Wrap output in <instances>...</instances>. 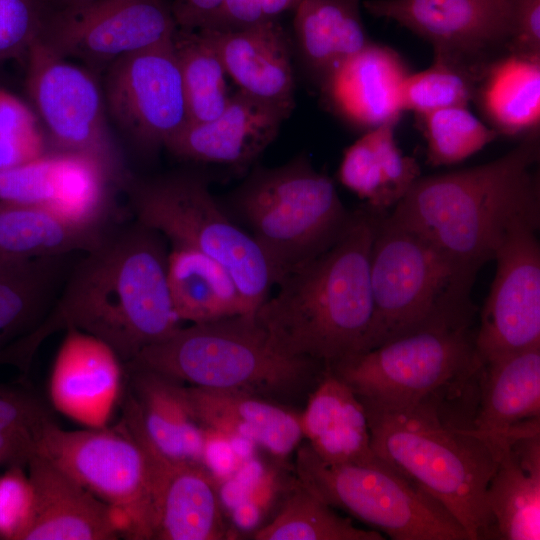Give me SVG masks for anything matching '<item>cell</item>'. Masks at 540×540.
Masks as SVG:
<instances>
[{
	"label": "cell",
	"mask_w": 540,
	"mask_h": 540,
	"mask_svg": "<svg viewBox=\"0 0 540 540\" xmlns=\"http://www.w3.org/2000/svg\"><path fill=\"white\" fill-rule=\"evenodd\" d=\"M166 239L137 222L111 228L74 266L40 325L5 357L27 373L41 344L77 329L109 345L123 364L180 326L167 279Z\"/></svg>",
	"instance_id": "1"
},
{
	"label": "cell",
	"mask_w": 540,
	"mask_h": 540,
	"mask_svg": "<svg viewBox=\"0 0 540 540\" xmlns=\"http://www.w3.org/2000/svg\"><path fill=\"white\" fill-rule=\"evenodd\" d=\"M539 128L502 157L473 168L419 177L388 215L457 266L477 274L511 227L540 221Z\"/></svg>",
	"instance_id": "2"
},
{
	"label": "cell",
	"mask_w": 540,
	"mask_h": 540,
	"mask_svg": "<svg viewBox=\"0 0 540 540\" xmlns=\"http://www.w3.org/2000/svg\"><path fill=\"white\" fill-rule=\"evenodd\" d=\"M382 212L353 211L342 236L286 274L255 313L288 355L329 367L363 350L372 319L370 252Z\"/></svg>",
	"instance_id": "3"
},
{
	"label": "cell",
	"mask_w": 540,
	"mask_h": 540,
	"mask_svg": "<svg viewBox=\"0 0 540 540\" xmlns=\"http://www.w3.org/2000/svg\"><path fill=\"white\" fill-rule=\"evenodd\" d=\"M455 388L402 406L362 402L375 455L438 500L469 540L495 538L486 490L499 450L472 424H452L442 409Z\"/></svg>",
	"instance_id": "4"
},
{
	"label": "cell",
	"mask_w": 540,
	"mask_h": 540,
	"mask_svg": "<svg viewBox=\"0 0 540 540\" xmlns=\"http://www.w3.org/2000/svg\"><path fill=\"white\" fill-rule=\"evenodd\" d=\"M125 367L196 387L235 390L301 410L326 366L282 351L254 315L179 327Z\"/></svg>",
	"instance_id": "5"
},
{
	"label": "cell",
	"mask_w": 540,
	"mask_h": 540,
	"mask_svg": "<svg viewBox=\"0 0 540 540\" xmlns=\"http://www.w3.org/2000/svg\"><path fill=\"white\" fill-rule=\"evenodd\" d=\"M222 205L264 253L275 285L331 247L353 214L332 179L304 153L280 166L254 168Z\"/></svg>",
	"instance_id": "6"
},
{
	"label": "cell",
	"mask_w": 540,
	"mask_h": 540,
	"mask_svg": "<svg viewBox=\"0 0 540 540\" xmlns=\"http://www.w3.org/2000/svg\"><path fill=\"white\" fill-rule=\"evenodd\" d=\"M476 275L380 214L370 252L372 319L361 352L439 323H474Z\"/></svg>",
	"instance_id": "7"
},
{
	"label": "cell",
	"mask_w": 540,
	"mask_h": 540,
	"mask_svg": "<svg viewBox=\"0 0 540 540\" xmlns=\"http://www.w3.org/2000/svg\"><path fill=\"white\" fill-rule=\"evenodd\" d=\"M135 220L172 247L191 248L218 262L232 277L245 314L254 315L275 285L272 268L253 237L196 174L134 179L124 191Z\"/></svg>",
	"instance_id": "8"
},
{
	"label": "cell",
	"mask_w": 540,
	"mask_h": 540,
	"mask_svg": "<svg viewBox=\"0 0 540 540\" xmlns=\"http://www.w3.org/2000/svg\"><path fill=\"white\" fill-rule=\"evenodd\" d=\"M294 454L296 480L302 486L373 530L394 540H469L438 500L382 460L328 462L304 440Z\"/></svg>",
	"instance_id": "9"
},
{
	"label": "cell",
	"mask_w": 540,
	"mask_h": 540,
	"mask_svg": "<svg viewBox=\"0 0 540 540\" xmlns=\"http://www.w3.org/2000/svg\"><path fill=\"white\" fill-rule=\"evenodd\" d=\"M474 323H439L397 337L327 367L362 402L415 403L464 385L481 366Z\"/></svg>",
	"instance_id": "10"
},
{
	"label": "cell",
	"mask_w": 540,
	"mask_h": 540,
	"mask_svg": "<svg viewBox=\"0 0 540 540\" xmlns=\"http://www.w3.org/2000/svg\"><path fill=\"white\" fill-rule=\"evenodd\" d=\"M23 64L26 91L50 151L95 161L114 188L125 191L134 177L111 133L96 73L59 56L41 38Z\"/></svg>",
	"instance_id": "11"
},
{
	"label": "cell",
	"mask_w": 540,
	"mask_h": 540,
	"mask_svg": "<svg viewBox=\"0 0 540 540\" xmlns=\"http://www.w3.org/2000/svg\"><path fill=\"white\" fill-rule=\"evenodd\" d=\"M34 454L112 507L124 523L125 538L152 540L147 459L121 421L113 428L65 430L50 420L39 435Z\"/></svg>",
	"instance_id": "12"
},
{
	"label": "cell",
	"mask_w": 540,
	"mask_h": 540,
	"mask_svg": "<svg viewBox=\"0 0 540 540\" xmlns=\"http://www.w3.org/2000/svg\"><path fill=\"white\" fill-rule=\"evenodd\" d=\"M103 73L108 116L141 149L166 147L188 125L172 38L116 60Z\"/></svg>",
	"instance_id": "13"
},
{
	"label": "cell",
	"mask_w": 540,
	"mask_h": 540,
	"mask_svg": "<svg viewBox=\"0 0 540 540\" xmlns=\"http://www.w3.org/2000/svg\"><path fill=\"white\" fill-rule=\"evenodd\" d=\"M177 26L165 0H93L50 13L41 40L59 56L94 73L172 38Z\"/></svg>",
	"instance_id": "14"
},
{
	"label": "cell",
	"mask_w": 540,
	"mask_h": 540,
	"mask_svg": "<svg viewBox=\"0 0 540 540\" xmlns=\"http://www.w3.org/2000/svg\"><path fill=\"white\" fill-rule=\"evenodd\" d=\"M539 222H516L495 252L496 272L475 333L480 365L540 346Z\"/></svg>",
	"instance_id": "15"
},
{
	"label": "cell",
	"mask_w": 540,
	"mask_h": 540,
	"mask_svg": "<svg viewBox=\"0 0 540 540\" xmlns=\"http://www.w3.org/2000/svg\"><path fill=\"white\" fill-rule=\"evenodd\" d=\"M362 6L424 38L434 54L475 67L509 52L515 36L512 0H363Z\"/></svg>",
	"instance_id": "16"
},
{
	"label": "cell",
	"mask_w": 540,
	"mask_h": 540,
	"mask_svg": "<svg viewBox=\"0 0 540 540\" xmlns=\"http://www.w3.org/2000/svg\"><path fill=\"white\" fill-rule=\"evenodd\" d=\"M121 406V422L141 445L149 467L152 540L228 538L214 473L203 462L173 459L159 452L144 434L128 391Z\"/></svg>",
	"instance_id": "17"
},
{
	"label": "cell",
	"mask_w": 540,
	"mask_h": 540,
	"mask_svg": "<svg viewBox=\"0 0 540 540\" xmlns=\"http://www.w3.org/2000/svg\"><path fill=\"white\" fill-rule=\"evenodd\" d=\"M124 364L105 342L77 329L54 359L48 395L53 408L85 428L106 427L121 402Z\"/></svg>",
	"instance_id": "18"
},
{
	"label": "cell",
	"mask_w": 540,
	"mask_h": 540,
	"mask_svg": "<svg viewBox=\"0 0 540 540\" xmlns=\"http://www.w3.org/2000/svg\"><path fill=\"white\" fill-rule=\"evenodd\" d=\"M33 490L30 522L20 540H115L125 535L112 507L46 459L28 464Z\"/></svg>",
	"instance_id": "19"
},
{
	"label": "cell",
	"mask_w": 540,
	"mask_h": 540,
	"mask_svg": "<svg viewBox=\"0 0 540 540\" xmlns=\"http://www.w3.org/2000/svg\"><path fill=\"white\" fill-rule=\"evenodd\" d=\"M288 116L238 90L220 115L188 123L165 148L181 159L246 169L274 141Z\"/></svg>",
	"instance_id": "20"
},
{
	"label": "cell",
	"mask_w": 540,
	"mask_h": 540,
	"mask_svg": "<svg viewBox=\"0 0 540 540\" xmlns=\"http://www.w3.org/2000/svg\"><path fill=\"white\" fill-rule=\"evenodd\" d=\"M239 90L288 115L294 109L290 41L278 20L240 29L202 28Z\"/></svg>",
	"instance_id": "21"
},
{
	"label": "cell",
	"mask_w": 540,
	"mask_h": 540,
	"mask_svg": "<svg viewBox=\"0 0 540 540\" xmlns=\"http://www.w3.org/2000/svg\"><path fill=\"white\" fill-rule=\"evenodd\" d=\"M186 395L205 430L248 441L278 459L295 453L304 440L301 410L235 390L186 385Z\"/></svg>",
	"instance_id": "22"
},
{
	"label": "cell",
	"mask_w": 540,
	"mask_h": 540,
	"mask_svg": "<svg viewBox=\"0 0 540 540\" xmlns=\"http://www.w3.org/2000/svg\"><path fill=\"white\" fill-rule=\"evenodd\" d=\"M539 423L532 421L498 442V461L486 490L497 539H540Z\"/></svg>",
	"instance_id": "23"
},
{
	"label": "cell",
	"mask_w": 540,
	"mask_h": 540,
	"mask_svg": "<svg viewBox=\"0 0 540 540\" xmlns=\"http://www.w3.org/2000/svg\"><path fill=\"white\" fill-rule=\"evenodd\" d=\"M408 75L396 51L370 42L333 71L321 89L337 114L371 130L388 121L399 122L400 90Z\"/></svg>",
	"instance_id": "24"
},
{
	"label": "cell",
	"mask_w": 540,
	"mask_h": 540,
	"mask_svg": "<svg viewBox=\"0 0 540 540\" xmlns=\"http://www.w3.org/2000/svg\"><path fill=\"white\" fill-rule=\"evenodd\" d=\"M300 424L304 441L325 461L358 464L380 461L371 448L364 405L327 367L300 411Z\"/></svg>",
	"instance_id": "25"
},
{
	"label": "cell",
	"mask_w": 540,
	"mask_h": 540,
	"mask_svg": "<svg viewBox=\"0 0 540 540\" xmlns=\"http://www.w3.org/2000/svg\"><path fill=\"white\" fill-rule=\"evenodd\" d=\"M124 370L126 390L149 442L167 457L203 462L207 431L191 410L186 384L150 369Z\"/></svg>",
	"instance_id": "26"
},
{
	"label": "cell",
	"mask_w": 540,
	"mask_h": 540,
	"mask_svg": "<svg viewBox=\"0 0 540 540\" xmlns=\"http://www.w3.org/2000/svg\"><path fill=\"white\" fill-rule=\"evenodd\" d=\"M476 380L473 426L491 443L540 418V346L482 364Z\"/></svg>",
	"instance_id": "27"
},
{
	"label": "cell",
	"mask_w": 540,
	"mask_h": 540,
	"mask_svg": "<svg viewBox=\"0 0 540 540\" xmlns=\"http://www.w3.org/2000/svg\"><path fill=\"white\" fill-rule=\"evenodd\" d=\"M71 256L24 258L0 251V365L48 314Z\"/></svg>",
	"instance_id": "28"
},
{
	"label": "cell",
	"mask_w": 540,
	"mask_h": 540,
	"mask_svg": "<svg viewBox=\"0 0 540 540\" xmlns=\"http://www.w3.org/2000/svg\"><path fill=\"white\" fill-rule=\"evenodd\" d=\"M397 123L365 133L344 151L338 170L340 182L379 212L394 207L420 177L417 161L396 144Z\"/></svg>",
	"instance_id": "29"
},
{
	"label": "cell",
	"mask_w": 540,
	"mask_h": 540,
	"mask_svg": "<svg viewBox=\"0 0 540 540\" xmlns=\"http://www.w3.org/2000/svg\"><path fill=\"white\" fill-rule=\"evenodd\" d=\"M473 101L498 135L539 128L540 56L505 52L481 70Z\"/></svg>",
	"instance_id": "30"
},
{
	"label": "cell",
	"mask_w": 540,
	"mask_h": 540,
	"mask_svg": "<svg viewBox=\"0 0 540 540\" xmlns=\"http://www.w3.org/2000/svg\"><path fill=\"white\" fill-rule=\"evenodd\" d=\"M362 0H301L293 27L303 62L320 86L369 39L361 17Z\"/></svg>",
	"instance_id": "31"
},
{
	"label": "cell",
	"mask_w": 540,
	"mask_h": 540,
	"mask_svg": "<svg viewBox=\"0 0 540 540\" xmlns=\"http://www.w3.org/2000/svg\"><path fill=\"white\" fill-rule=\"evenodd\" d=\"M111 227L73 222L52 209L0 201V251L24 258L89 252Z\"/></svg>",
	"instance_id": "32"
},
{
	"label": "cell",
	"mask_w": 540,
	"mask_h": 540,
	"mask_svg": "<svg viewBox=\"0 0 540 540\" xmlns=\"http://www.w3.org/2000/svg\"><path fill=\"white\" fill-rule=\"evenodd\" d=\"M167 279L172 304L181 321L194 324L245 314L230 274L199 251L172 247Z\"/></svg>",
	"instance_id": "33"
},
{
	"label": "cell",
	"mask_w": 540,
	"mask_h": 540,
	"mask_svg": "<svg viewBox=\"0 0 540 540\" xmlns=\"http://www.w3.org/2000/svg\"><path fill=\"white\" fill-rule=\"evenodd\" d=\"M255 540H383L381 532L358 528L349 517L312 494L297 480L278 512Z\"/></svg>",
	"instance_id": "34"
},
{
	"label": "cell",
	"mask_w": 540,
	"mask_h": 540,
	"mask_svg": "<svg viewBox=\"0 0 540 540\" xmlns=\"http://www.w3.org/2000/svg\"><path fill=\"white\" fill-rule=\"evenodd\" d=\"M172 44L183 81L189 123L214 119L230 99L227 73L216 48L202 30L176 28Z\"/></svg>",
	"instance_id": "35"
},
{
	"label": "cell",
	"mask_w": 540,
	"mask_h": 540,
	"mask_svg": "<svg viewBox=\"0 0 540 540\" xmlns=\"http://www.w3.org/2000/svg\"><path fill=\"white\" fill-rule=\"evenodd\" d=\"M483 67L434 54L430 67L409 74L403 81L400 90L402 111L422 115L447 107H467L473 101Z\"/></svg>",
	"instance_id": "36"
},
{
	"label": "cell",
	"mask_w": 540,
	"mask_h": 540,
	"mask_svg": "<svg viewBox=\"0 0 540 540\" xmlns=\"http://www.w3.org/2000/svg\"><path fill=\"white\" fill-rule=\"evenodd\" d=\"M432 166L461 162L498 137L467 107L454 106L419 115Z\"/></svg>",
	"instance_id": "37"
},
{
	"label": "cell",
	"mask_w": 540,
	"mask_h": 540,
	"mask_svg": "<svg viewBox=\"0 0 540 540\" xmlns=\"http://www.w3.org/2000/svg\"><path fill=\"white\" fill-rule=\"evenodd\" d=\"M51 413L33 391L0 387V465L27 466Z\"/></svg>",
	"instance_id": "38"
},
{
	"label": "cell",
	"mask_w": 540,
	"mask_h": 540,
	"mask_svg": "<svg viewBox=\"0 0 540 540\" xmlns=\"http://www.w3.org/2000/svg\"><path fill=\"white\" fill-rule=\"evenodd\" d=\"M48 151L33 108L0 88V171L30 162Z\"/></svg>",
	"instance_id": "39"
},
{
	"label": "cell",
	"mask_w": 540,
	"mask_h": 540,
	"mask_svg": "<svg viewBox=\"0 0 540 540\" xmlns=\"http://www.w3.org/2000/svg\"><path fill=\"white\" fill-rule=\"evenodd\" d=\"M58 154L49 151L20 166L0 171V201L48 207L55 195Z\"/></svg>",
	"instance_id": "40"
},
{
	"label": "cell",
	"mask_w": 540,
	"mask_h": 540,
	"mask_svg": "<svg viewBox=\"0 0 540 540\" xmlns=\"http://www.w3.org/2000/svg\"><path fill=\"white\" fill-rule=\"evenodd\" d=\"M49 14L40 0H0V62L23 63L41 38Z\"/></svg>",
	"instance_id": "41"
},
{
	"label": "cell",
	"mask_w": 540,
	"mask_h": 540,
	"mask_svg": "<svg viewBox=\"0 0 540 540\" xmlns=\"http://www.w3.org/2000/svg\"><path fill=\"white\" fill-rule=\"evenodd\" d=\"M33 510V490L21 467L0 475V539L20 540Z\"/></svg>",
	"instance_id": "42"
},
{
	"label": "cell",
	"mask_w": 540,
	"mask_h": 540,
	"mask_svg": "<svg viewBox=\"0 0 540 540\" xmlns=\"http://www.w3.org/2000/svg\"><path fill=\"white\" fill-rule=\"evenodd\" d=\"M301 0H223L222 5L205 28L240 29L278 20L295 11Z\"/></svg>",
	"instance_id": "43"
},
{
	"label": "cell",
	"mask_w": 540,
	"mask_h": 540,
	"mask_svg": "<svg viewBox=\"0 0 540 540\" xmlns=\"http://www.w3.org/2000/svg\"><path fill=\"white\" fill-rule=\"evenodd\" d=\"M515 36L509 52L540 56V0H512Z\"/></svg>",
	"instance_id": "44"
},
{
	"label": "cell",
	"mask_w": 540,
	"mask_h": 540,
	"mask_svg": "<svg viewBox=\"0 0 540 540\" xmlns=\"http://www.w3.org/2000/svg\"><path fill=\"white\" fill-rule=\"evenodd\" d=\"M223 0H173L170 3L177 28L199 30L207 27Z\"/></svg>",
	"instance_id": "45"
},
{
	"label": "cell",
	"mask_w": 540,
	"mask_h": 540,
	"mask_svg": "<svg viewBox=\"0 0 540 540\" xmlns=\"http://www.w3.org/2000/svg\"><path fill=\"white\" fill-rule=\"evenodd\" d=\"M50 13L79 8L93 0H40Z\"/></svg>",
	"instance_id": "46"
}]
</instances>
